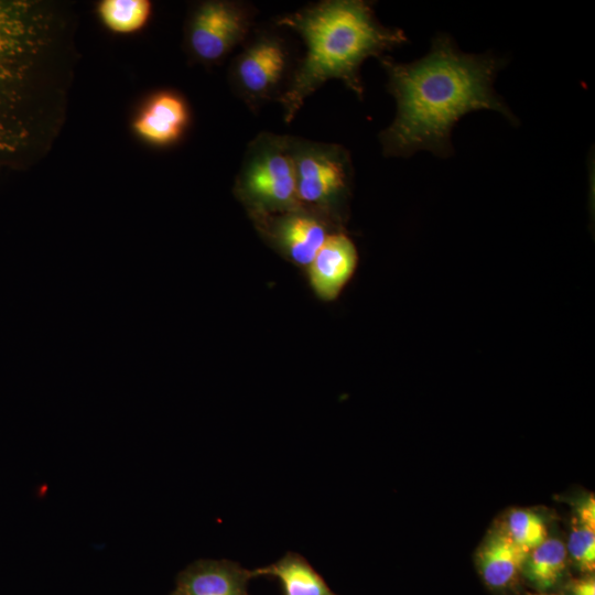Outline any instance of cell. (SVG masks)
Here are the masks:
<instances>
[{
	"label": "cell",
	"mask_w": 595,
	"mask_h": 595,
	"mask_svg": "<svg viewBox=\"0 0 595 595\" xmlns=\"http://www.w3.org/2000/svg\"><path fill=\"white\" fill-rule=\"evenodd\" d=\"M301 204L329 205L349 188L353 164L345 148L290 137Z\"/></svg>",
	"instance_id": "obj_5"
},
{
	"label": "cell",
	"mask_w": 595,
	"mask_h": 595,
	"mask_svg": "<svg viewBox=\"0 0 595 595\" xmlns=\"http://www.w3.org/2000/svg\"><path fill=\"white\" fill-rule=\"evenodd\" d=\"M172 595H184L178 588Z\"/></svg>",
	"instance_id": "obj_20"
},
{
	"label": "cell",
	"mask_w": 595,
	"mask_h": 595,
	"mask_svg": "<svg viewBox=\"0 0 595 595\" xmlns=\"http://www.w3.org/2000/svg\"><path fill=\"white\" fill-rule=\"evenodd\" d=\"M274 236L296 263L310 266L328 232L317 217L295 208L275 224Z\"/></svg>",
	"instance_id": "obj_12"
},
{
	"label": "cell",
	"mask_w": 595,
	"mask_h": 595,
	"mask_svg": "<svg viewBox=\"0 0 595 595\" xmlns=\"http://www.w3.org/2000/svg\"><path fill=\"white\" fill-rule=\"evenodd\" d=\"M527 555L502 527L493 532L478 551L477 563L483 580L493 588L511 585L523 570Z\"/></svg>",
	"instance_id": "obj_11"
},
{
	"label": "cell",
	"mask_w": 595,
	"mask_h": 595,
	"mask_svg": "<svg viewBox=\"0 0 595 595\" xmlns=\"http://www.w3.org/2000/svg\"><path fill=\"white\" fill-rule=\"evenodd\" d=\"M253 572L228 560H199L180 575L178 589L184 595H248L247 584Z\"/></svg>",
	"instance_id": "obj_10"
},
{
	"label": "cell",
	"mask_w": 595,
	"mask_h": 595,
	"mask_svg": "<svg viewBox=\"0 0 595 595\" xmlns=\"http://www.w3.org/2000/svg\"><path fill=\"white\" fill-rule=\"evenodd\" d=\"M277 25L295 31L305 55L280 96L285 122H291L305 99L331 79H338L363 98L360 67L369 57L408 41L401 29L381 24L369 2L325 0L279 17Z\"/></svg>",
	"instance_id": "obj_3"
},
{
	"label": "cell",
	"mask_w": 595,
	"mask_h": 595,
	"mask_svg": "<svg viewBox=\"0 0 595 595\" xmlns=\"http://www.w3.org/2000/svg\"><path fill=\"white\" fill-rule=\"evenodd\" d=\"M505 531L527 554L548 538L544 520L529 509H515L506 520Z\"/></svg>",
	"instance_id": "obj_17"
},
{
	"label": "cell",
	"mask_w": 595,
	"mask_h": 595,
	"mask_svg": "<svg viewBox=\"0 0 595 595\" xmlns=\"http://www.w3.org/2000/svg\"><path fill=\"white\" fill-rule=\"evenodd\" d=\"M570 555L577 567L585 573L595 569V499L589 495L577 508V516L572 520V527L566 544Z\"/></svg>",
	"instance_id": "obj_15"
},
{
	"label": "cell",
	"mask_w": 595,
	"mask_h": 595,
	"mask_svg": "<svg viewBox=\"0 0 595 595\" xmlns=\"http://www.w3.org/2000/svg\"><path fill=\"white\" fill-rule=\"evenodd\" d=\"M252 572L255 576L277 577L282 584L284 595H337L299 553L288 552L274 563Z\"/></svg>",
	"instance_id": "obj_13"
},
{
	"label": "cell",
	"mask_w": 595,
	"mask_h": 595,
	"mask_svg": "<svg viewBox=\"0 0 595 595\" xmlns=\"http://www.w3.org/2000/svg\"><path fill=\"white\" fill-rule=\"evenodd\" d=\"M567 556L566 545L561 540L547 538L528 553L523 570L531 583L544 591L559 582Z\"/></svg>",
	"instance_id": "obj_14"
},
{
	"label": "cell",
	"mask_w": 595,
	"mask_h": 595,
	"mask_svg": "<svg viewBox=\"0 0 595 595\" xmlns=\"http://www.w3.org/2000/svg\"><path fill=\"white\" fill-rule=\"evenodd\" d=\"M528 595H552V594H547V593H530Z\"/></svg>",
	"instance_id": "obj_19"
},
{
	"label": "cell",
	"mask_w": 595,
	"mask_h": 595,
	"mask_svg": "<svg viewBox=\"0 0 595 595\" xmlns=\"http://www.w3.org/2000/svg\"><path fill=\"white\" fill-rule=\"evenodd\" d=\"M237 177L242 198L260 209H295L296 193L290 137L263 132L248 145Z\"/></svg>",
	"instance_id": "obj_4"
},
{
	"label": "cell",
	"mask_w": 595,
	"mask_h": 595,
	"mask_svg": "<svg viewBox=\"0 0 595 595\" xmlns=\"http://www.w3.org/2000/svg\"><path fill=\"white\" fill-rule=\"evenodd\" d=\"M250 14L231 1H205L195 7L187 23L186 43L191 55L210 64L224 58L247 35Z\"/></svg>",
	"instance_id": "obj_6"
},
{
	"label": "cell",
	"mask_w": 595,
	"mask_h": 595,
	"mask_svg": "<svg viewBox=\"0 0 595 595\" xmlns=\"http://www.w3.org/2000/svg\"><path fill=\"white\" fill-rule=\"evenodd\" d=\"M188 121L185 99L177 93L162 90L149 96L141 105L133 117L132 130L150 145L167 147L180 140Z\"/></svg>",
	"instance_id": "obj_8"
},
{
	"label": "cell",
	"mask_w": 595,
	"mask_h": 595,
	"mask_svg": "<svg viewBox=\"0 0 595 595\" xmlns=\"http://www.w3.org/2000/svg\"><path fill=\"white\" fill-rule=\"evenodd\" d=\"M379 61L397 105L393 121L379 136L386 156H409L422 150L450 156L452 130L470 111L488 109L517 122L494 88L505 65L500 57L464 53L450 35L440 33L429 53L414 62L399 63L386 55Z\"/></svg>",
	"instance_id": "obj_2"
},
{
	"label": "cell",
	"mask_w": 595,
	"mask_h": 595,
	"mask_svg": "<svg viewBox=\"0 0 595 595\" xmlns=\"http://www.w3.org/2000/svg\"><path fill=\"white\" fill-rule=\"evenodd\" d=\"M75 25L66 4L0 0V167H29L55 144L75 75Z\"/></svg>",
	"instance_id": "obj_1"
},
{
	"label": "cell",
	"mask_w": 595,
	"mask_h": 595,
	"mask_svg": "<svg viewBox=\"0 0 595 595\" xmlns=\"http://www.w3.org/2000/svg\"><path fill=\"white\" fill-rule=\"evenodd\" d=\"M570 589L572 595H595L594 577H583L574 580L571 583Z\"/></svg>",
	"instance_id": "obj_18"
},
{
	"label": "cell",
	"mask_w": 595,
	"mask_h": 595,
	"mask_svg": "<svg viewBox=\"0 0 595 595\" xmlns=\"http://www.w3.org/2000/svg\"><path fill=\"white\" fill-rule=\"evenodd\" d=\"M357 251L353 241L342 232L328 234L309 266L314 292L323 300L335 299L353 275Z\"/></svg>",
	"instance_id": "obj_9"
},
{
	"label": "cell",
	"mask_w": 595,
	"mask_h": 595,
	"mask_svg": "<svg viewBox=\"0 0 595 595\" xmlns=\"http://www.w3.org/2000/svg\"><path fill=\"white\" fill-rule=\"evenodd\" d=\"M288 57L281 39L261 35L235 62L232 76L238 90L251 102L268 98L284 76Z\"/></svg>",
	"instance_id": "obj_7"
},
{
	"label": "cell",
	"mask_w": 595,
	"mask_h": 595,
	"mask_svg": "<svg viewBox=\"0 0 595 595\" xmlns=\"http://www.w3.org/2000/svg\"><path fill=\"white\" fill-rule=\"evenodd\" d=\"M102 25L116 34H132L148 24L152 14L149 0H102L97 6Z\"/></svg>",
	"instance_id": "obj_16"
}]
</instances>
